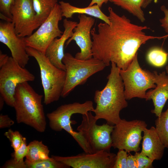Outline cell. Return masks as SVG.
Here are the masks:
<instances>
[{"label": "cell", "mask_w": 168, "mask_h": 168, "mask_svg": "<svg viewBox=\"0 0 168 168\" xmlns=\"http://www.w3.org/2000/svg\"><path fill=\"white\" fill-rule=\"evenodd\" d=\"M43 97V95L35 91L28 82L17 86L13 107L17 123L24 124L39 132L45 131L46 122L42 102Z\"/></svg>", "instance_id": "obj_3"}, {"label": "cell", "mask_w": 168, "mask_h": 168, "mask_svg": "<svg viewBox=\"0 0 168 168\" xmlns=\"http://www.w3.org/2000/svg\"><path fill=\"white\" fill-rule=\"evenodd\" d=\"M111 63L107 84L102 90L95 92L94 100L96 105L92 112L97 120L103 119L108 124L114 126L121 120L120 112L127 107L128 103L120 69L114 63Z\"/></svg>", "instance_id": "obj_2"}, {"label": "cell", "mask_w": 168, "mask_h": 168, "mask_svg": "<svg viewBox=\"0 0 168 168\" xmlns=\"http://www.w3.org/2000/svg\"><path fill=\"white\" fill-rule=\"evenodd\" d=\"M2 168H27V167L25 162L24 160L17 161L12 158L6 161Z\"/></svg>", "instance_id": "obj_31"}, {"label": "cell", "mask_w": 168, "mask_h": 168, "mask_svg": "<svg viewBox=\"0 0 168 168\" xmlns=\"http://www.w3.org/2000/svg\"><path fill=\"white\" fill-rule=\"evenodd\" d=\"M160 9L165 15L164 17L160 20L161 26L168 34V9L164 5L161 6Z\"/></svg>", "instance_id": "obj_33"}, {"label": "cell", "mask_w": 168, "mask_h": 168, "mask_svg": "<svg viewBox=\"0 0 168 168\" xmlns=\"http://www.w3.org/2000/svg\"><path fill=\"white\" fill-rule=\"evenodd\" d=\"M11 13L15 32L19 36H29L37 29L32 0H15Z\"/></svg>", "instance_id": "obj_12"}, {"label": "cell", "mask_w": 168, "mask_h": 168, "mask_svg": "<svg viewBox=\"0 0 168 168\" xmlns=\"http://www.w3.org/2000/svg\"><path fill=\"white\" fill-rule=\"evenodd\" d=\"M91 112L82 115V120L77 130L84 136L92 153L101 151L110 152L112 147L111 134L114 126L107 123L101 125H97V120Z\"/></svg>", "instance_id": "obj_9"}, {"label": "cell", "mask_w": 168, "mask_h": 168, "mask_svg": "<svg viewBox=\"0 0 168 168\" xmlns=\"http://www.w3.org/2000/svg\"><path fill=\"white\" fill-rule=\"evenodd\" d=\"M9 57L7 54H3L0 51V68L3 65L7 62Z\"/></svg>", "instance_id": "obj_36"}, {"label": "cell", "mask_w": 168, "mask_h": 168, "mask_svg": "<svg viewBox=\"0 0 168 168\" xmlns=\"http://www.w3.org/2000/svg\"><path fill=\"white\" fill-rule=\"evenodd\" d=\"M35 76L21 66L12 57L0 69V93L6 103L14 107L15 91L20 84L35 80Z\"/></svg>", "instance_id": "obj_8"}, {"label": "cell", "mask_w": 168, "mask_h": 168, "mask_svg": "<svg viewBox=\"0 0 168 168\" xmlns=\"http://www.w3.org/2000/svg\"><path fill=\"white\" fill-rule=\"evenodd\" d=\"M26 51L29 56L34 58L39 66L44 104L48 105L58 101L61 96L64 87L65 71L53 64L44 53L28 47H27Z\"/></svg>", "instance_id": "obj_5"}, {"label": "cell", "mask_w": 168, "mask_h": 168, "mask_svg": "<svg viewBox=\"0 0 168 168\" xmlns=\"http://www.w3.org/2000/svg\"><path fill=\"white\" fill-rule=\"evenodd\" d=\"M4 135L9 140L11 146L14 151L17 150L21 146L24 137L18 131H13L11 129L4 133Z\"/></svg>", "instance_id": "obj_26"}, {"label": "cell", "mask_w": 168, "mask_h": 168, "mask_svg": "<svg viewBox=\"0 0 168 168\" xmlns=\"http://www.w3.org/2000/svg\"><path fill=\"white\" fill-rule=\"evenodd\" d=\"M14 121L7 115H0V128H9L13 125Z\"/></svg>", "instance_id": "obj_32"}, {"label": "cell", "mask_w": 168, "mask_h": 168, "mask_svg": "<svg viewBox=\"0 0 168 168\" xmlns=\"http://www.w3.org/2000/svg\"><path fill=\"white\" fill-rule=\"evenodd\" d=\"M78 17L79 22L74 28L72 35L66 43V46L72 41H75L80 49V52L76 54L75 58L79 59L86 60L93 57L91 31L95 20L91 16L84 14H80Z\"/></svg>", "instance_id": "obj_14"}, {"label": "cell", "mask_w": 168, "mask_h": 168, "mask_svg": "<svg viewBox=\"0 0 168 168\" xmlns=\"http://www.w3.org/2000/svg\"><path fill=\"white\" fill-rule=\"evenodd\" d=\"M144 0H110L114 4L120 7L136 17L141 22L145 21L142 6Z\"/></svg>", "instance_id": "obj_22"}, {"label": "cell", "mask_w": 168, "mask_h": 168, "mask_svg": "<svg viewBox=\"0 0 168 168\" xmlns=\"http://www.w3.org/2000/svg\"><path fill=\"white\" fill-rule=\"evenodd\" d=\"M168 53L162 49L155 48L150 50L147 55V59L151 65L158 67H162L166 64Z\"/></svg>", "instance_id": "obj_24"}, {"label": "cell", "mask_w": 168, "mask_h": 168, "mask_svg": "<svg viewBox=\"0 0 168 168\" xmlns=\"http://www.w3.org/2000/svg\"><path fill=\"white\" fill-rule=\"evenodd\" d=\"M37 28L46 19L58 3V0H32Z\"/></svg>", "instance_id": "obj_21"}, {"label": "cell", "mask_w": 168, "mask_h": 168, "mask_svg": "<svg viewBox=\"0 0 168 168\" xmlns=\"http://www.w3.org/2000/svg\"><path fill=\"white\" fill-rule=\"evenodd\" d=\"M28 150L25 162L33 163L49 158V151L47 146L42 141L34 140L28 145Z\"/></svg>", "instance_id": "obj_20"}, {"label": "cell", "mask_w": 168, "mask_h": 168, "mask_svg": "<svg viewBox=\"0 0 168 168\" xmlns=\"http://www.w3.org/2000/svg\"><path fill=\"white\" fill-rule=\"evenodd\" d=\"M127 152L123 149H119L117 152L113 168H127Z\"/></svg>", "instance_id": "obj_28"}, {"label": "cell", "mask_w": 168, "mask_h": 168, "mask_svg": "<svg viewBox=\"0 0 168 168\" xmlns=\"http://www.w3.org/2000/svg\"><path fill=\"white\" fill-rule=\"evenodd\" d=\"M142 137V154L153 161L162 158L166 148L161 141L155 127L145 128Z\"/></svg>", "instance_id": "obj_18"}, {"label": "cell", "mask_w": 168, "mask_h": 168, "mask_svg": "<svg viewBox=\"0 0 168 168\" xmlns=\"http://www.w3.org/2000/svg\"><path fill=\"white\" fill-rule=\"evenodd\" d=\"M28 146L27 145L26 139L24 137L23 143L21 146L12 154L13 158L16 161H23L28 152Z\"/></svg>", "instance_id": "obj_29"}, {"label": "cell", "mask_w": 168, "mask_h": 168, "mask_svg": "<svg viewBox=\"0 0 168 168\" xmlns=\"http://www.w3.org/2000/svg\"><path fill=\"white\" fill-rule=\"evenodd\" d=\"M134 156L136 158L137 168H153V160L140 152H135Z\"/></svg>", "instance_id": "obj_27"}, {"label": "cell", "mask_w": 168, "mask_h": 168, "mask_svg": "<svg viewBox=\"0 0 168 168\" xmlns=\"http://www.w3.org/2000/svg\"><path fill=\"white\" fill-rule=\"evenodd\" d=\"M147 126L143 121L136 119L128 121L121 119L114 125L112 133V147L124 150L128 153L139 152L142 133Z\"/></svg>", "instance_id": "obj_10"}, {"label": "cell", "mask_w": 168, "mask_h": 168, "mask_svg": "<svg viewBox=\"0 0 168 168\" xmlns=\"http://www.w3.org/2000/svg\"><path fill=\"white\" fill-rule=\"evenodd\" d=\"M116 154L101 151L94 153L84 152L75 156H52L57 161L73 168H113Z\"/></svg>", "instance_id": "obj_13"}, {"label": "cell", "mask_w": 168, "mask_h": 168, "mask_svg": "<svg viewBox=\"0 0 168 168\" xmlns=\"http://www.w3.org/2000/svg\"><path fill=\"white\" fill-rule=\"evenodd\" d=\"M153 72L155 74V84L156 85L154 89L146 92V100H152L154 109L151 110V112L154 114L157 117H159L168 99V76L165 71L159 74L156 71Z\"/></svg>", "instance_id": "obj_17"}, {"label": "cell", "mask_w": 168, "mask_h": 168, "mask_svg": "<svg viewBox=\"0 0 168 168\" xmlns=\"http://www.w3.org/2000/svg\"><path fill=\"white\" fill-rule=\"evenodd\" d=\"M0 18L5 21L12 22V19L5 16L2 13H0Z\"/></svg>", "instance_id": "obj_37"}, {"label": "cell", "mask_w": 168, "mask_h": 168, "mask_svg": "<svg viewBox=\"0 0 168 168\" xmlns=\"http://www.w3.org/2000/svg\"><path fill=\"white\" fill-rule=\"evenodd\" d=\"M110 0H91L88 6L96 4L100 8L103 4L107 3Z\"/></svg>", "instance_id": "obj_35"}, {"label": "cell", "mask_w": 168, "mask_h": 168, "mask_svg": "<svg viewBox=\"0 0 168 168\" xmlns=\"http://www.w3.org/2000/svg\"><path fill=\"white\" fill-rule=\"evenodd\" d=\"M15 0H0V11L5 16L12 19L11 8Z\"/></svg>", "instance_id": "obj_30"}, {"label": "cell", "mask_w": 168, "mask_h": 168, "mask_svg": "<svg viewBox=\"0 0 168 168\" xmlns=\"http://www.w3.org/2000/svg\"><path fill=\"white\" fill-rule=\"evenodd\" d=\"M64 30L60 37L54 39L47 47L45 53L50 62L56 67L65 71V67L62 60L64 57V46L66 41L72 35L74 28L77 23L68 20H63Z\"/></svg>", "instance_id": "obj_16"}, {"label": "cell", "mask_w": 168, "mask_h": 168, "mask_svg": "<svg viewBox=\"0 0 168 168\" xmlns=\"http://www.w3.org/2000/svg\"><path fill=\"white\" fill-rule=\"evenodd\" d=\"M94 109L93 103L91 100L82 103L75 102L61 105L55 110L48 113L47 117L49 127L52 130L57 132L65 130L73 137L84 152L92 153L87 142L82 133L74 131L72 128V124L76 122L71 121V118L74 114L83 115L89 111L92 112Z\"/></svg>", "instance_id": "obj_4"}, {"label": "cell", "mask_w": 168, "mask_h": 168, "mask_svg": "<svg viewBox=\"0 0 168 168\" xmlns=\"http://www.w3.org/2000/svg\"><path fill=\"white\" fill-rule=\"evenodd\" d=\"M154 0H144L142 5V8H146Z\"/></svg>", "instance_id": "obj_38"}, {"label": "cell", "mask_w": 168, "mask_h": 168, "mask_svg": "<svg viewBox=\"0 0 168 168\" xmlns=\"http://www.w3.org/2000/svg\"><path fill=\"white\" fill-rule=\"evenodd\" d=\"M24 37H20L16 34L12 22H0V42L7 46L12 58L24 68L29 60Z\"/></svg>", "instance_id": "obj_15"}, {"label": "cell", "mask_w": 168, "mask_h": 168, "mask_svg": "<svg viewBox=\"0 0 168 168\" xmlns=\"http://www.w3.org/2000/svg\"><path fill=\"white\" fill-rule=\"evenodd\" d=\"M5 102L3 98L0 96V110H1L3 107L4 102Z\"/></svg>", "instance_id": "obj_39"}, {"label": "cell", "mask_w": 168, "mask_h": 168, "mask_svg": "<svg viewBox=\"0 0 168 168\" xmlns=\"http://www.w3.org/2000/svg\"><path fill=\"white\" fill-rule=\"evenodd\" d=\"M65 67L66 78L61 97L64 98L77 86L84 84L92 75L103 70L106 65L101 60L92 57L86 60L76 58L65 53L62 60Z\"/></svg>", "instance_id": "obj_6"}, {"label": "cell", "mask_w": 168, "mask_h": 168, "mask_svg": "<svg viewBox=\"0 0 168 168\" xmlns=\"http://www.w3.org/2000/svg\"><path fill=\"white\" fill-rule=\"evenodd\" d=\"M59 4L62 17L68 18H72L73 15L76 14H85L99 19L108 24H110L108 16L103 13L100 7L96 4L81 8L73 6L69 3L63 1H60Z\"/></svg>", "instance_id": "obj_19"}, {"label": "cell", "mask_w": 168, "mask_h": 168, "mask_svg": "<svg viewBox=\"0 0 168 168\" xmlns=\"http://www.w3.org/2000/svg\"><path fill=\"white\" fill-rule=\"evenodd\" d=\"M27 168H69L64 163L52 156L48 159L33 163L25 162Z\"/></svg>", "instance_id": "obj_25"}, {"label": "cell", "mask_w": 168, "mask_h": 168, "mask_svg": "<svg viewBox=\"0 0 168 168\" xmlns=\"http://www.w3.org/2000/svg\"><path fill=\"white\" fill-rule=\"evenodd\" d=\"M119 72L124 83L126 100L135 97L146 99L147 90L156 86L154 72L141 68L138 62V53L127 68L125 70L120 69Z\"/></svg>", "instance_id": "obj_7"}, {"label": "cell", "mask_w": 168, "mask_h": 168, "mask_svg": "<svg viewBox=\"0 0 168 168\" xmlns=\"http://www.w3.org/2000/svg\"><path fill=\"white\" fill-rule=\"evenodd\" d=\"M110 24L100 22L97 29L91 30L93 57L102 61L107 66L114 62L120 69H126L140 47L151 40L164 37L147 35L146 26L132 23L124 15L120 16L111 7L108 8Z\"/></svg>", "instance_id": "obj_1"}, {"label": "cell", "mask_w": 168, "mask_h": 168, "mask_svg": "<svg viewBox=\"0 0 168 168\" xmlns=\"http://www.w3.org/2000/svg\"><path fill=\"white\" fill-rule=\"evenodd\" d=\"M127 165V168H137V161L134 155H128Z\"/></svg>", "instance_id": "obj_34"}, {"label": "cell", "mask_w": 168, "mask_h": 168, "mask_svg": "<svg viewBox=\"0 0 168 168\" xmlns=\"http://www.w3.org/2000/svg\"><path fill=\"white\" fill-rule=\"evenodd\" d=\"M166 72L167 74V76H168V65L166 66Z\"/></svg>", "instance_id": "obj_40"}, {"label": "cell", "mask_w": 168, "mask_h": 168, "mask_svg": "<svg viewBox=\"0 0 168 168\" xmlns=\"http://www.w3.org/2000/svg\"><path fill=\"white\" fill-rule=\"evenodd\" d=\"M155 128L166 148L168 149V106L155 121Z\"/></svg>", "instance_id": "obj_23"}, {"label": "cell", "mask_w": 168, "mask_h": 168, "mask_svg": "<svg viewBox=\"0 0 168 168\" xmlns=\"http://www.w3.org/2000/svg\"><path fill=\"white\" fill-rule=\"evenodd\" d=\"M62 17L60 5L58 3L37 30L30 36L24 37L27 47L45 54L52 41L58 37H60L63 33L58 26L59 22Z\"/></svg>", "instance_id": "obj_11"}]
</instances>
